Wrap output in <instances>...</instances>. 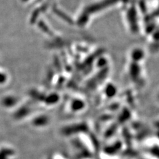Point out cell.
Returning a JSON list of instances; mask_svg holds the SVG:
<instances>
[{
	"instance_id": "cell-1",
	"label": "cell",
	"mask_w": 159,
	"mask_h": 159,
	"mask_svg": "<svg viewBox=\"0 0 159 159\" xmlns=\"http://www.w3.org/2000/svg\"><path fill=\"white\" fill-rule=\"evenodd\" d=\"M17 103V99L16 98L12 96H8L4 98L2 100V105L6 107H11Z\"/></svg>"
},
{
	"instance_id": "cell-2",
	"label": "cell",
	"mask_w": 159,
	"mask_h": 159,
	"mask_svg": "<svg viewBox=\"0 0 159 159\" xmlns=\"http://www.w3.org/2000/svg\"><path fill=\"white\" fill-rule=\"evenodd\" d=\"M29 113V109L26 106H24L18 109V111L15 114V117L17 119H21L26 116Z\"/></svg>"
},
{
	"instance_id": "cell-3",
	"label": "cell",
	"mask_w": 159,
	"mask_h": 159,
	"mask_svg": "<svg viewBox=\"0 0 159 159\" xmlns=\"http://www.w3.org/2000/svg\"><path fill=\"white\" fill-rule=\"evenodd\" d=\"M48 119L46 117L44 116H41L39 117H37L34 119L33 124L35 126H42L44 125L47 124Z\"/></svg>"
},
{
	"instance_id": "cell-4",
	"label": "cell",
	"mask_w": 159,
	"mask_h": 159,
	"mask_svg": "<svg viewBox=\"0 0 159 159\" xmlns=\"http://www.w3.org/2000/svg\"><path fill=\"white\" fill-rule=\"evenodd\" d=\"M14 152L11 149H3L0 151V159H7V157L13 155Z\"/></svg>"
},
{
	"instance_id": "cell-5",
	"label": "cell",
	"mask_w": 159,
	"mask_h": 159,
	"mask_svg": "<svg viewBox=\"0 0 159 159\" xmlns=\"http://www.w3.org/2000/svg\"><path fill=\"white\" fill-rule=\"evenodd\" d=\"M7 80V76L4 74L0 72V84H3Z\"/></svg>"
}]
</instances>
